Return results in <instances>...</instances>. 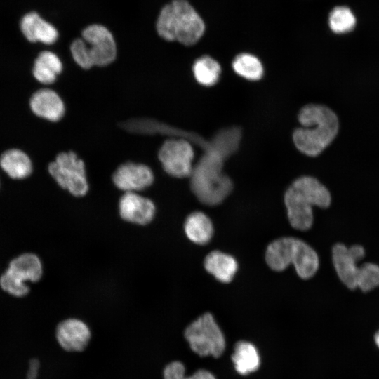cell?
Segmentation results:
<instances>
[{"label": "cell", "instance_id": "1", "mask_svg": "<svg viewBox=\"0 0 379 379\" xmlns=\"http://www.w3.org/2000/svg\"><path fill=\"white\" fill-rule=\"evenodd\" d=\"M302 127L295 130L293 140L303 154L314 157L319 154L335 139L339 129L338 119L326 106L309 104L298 114Z\"/></svg>", "mask_w": 379, "mask_h": 379}, {"label": "cell", "instance_id": "2", "mask_svg": "<svg viewBox=\"0 0 379 379\" xmlns=\"http://www.w3.org/2000/svg\"><path fill=\"white\" fill-rule=\"evenodd\" d=\"M331 197L327 188L317 179L311 176L297 178L287 189L284 203L291 225L296 230L305 231L313 223V206L328 208Z\"/></svg>", "mask_w": 379, "mask_h": 379}, {"label": "cell", "instance_id": "3", "mask_svg": "<svg viewBox=\"0 0 379 379\" xmlns=\"http://www.w3.org/2000/svg\"><path fill=\"white\" fill-rule=\"evenodd\" d=\"M204 22L194 7L185 0H173L161 9L157 21L159 35L167 41L191 46L204 34Z\"/></svg>", "mask_w": 379, "mask_h": 379}, {"label": "cell", "instance_id": "4", "mask_svg": "<svg viewBox=\"0 0 379 379\" xmlns=\"http://www.w3.org/2000/svg\"><path fill=\"white\" fill-rule=\"evenodd\" d=\"M265 260L273 270L281 272L293 265L298 275L304 279L312 277L319 268V257L315 251L301 239L286 237L270 243L266 250Z\"/></svg>", "mask_w": 379, "mask_h": 379}, {"label": "cell", "instance_id": "5", "mask_svg": "<svg viewBox=\"0 0 379 379\" xmlns=\"http://www.w3.org/2000/svg\"><path fill=\"white\" fill-rule=\"evenodd\" d=\"M70 51L74 60L84 69L108 65L117 55L116 43L112 33L100 25L86 27L82 32V39L74 40Z\"/></svg>", "mask_w": 379, "mask_h": 379}, {"label": "cell", "instance_id": "6", "mask_svg": "<svg viewBox=\"0 0 379 379\" xmlns=\"http://www.w3.org/2000/svg\"><path fill=\"white\" fill-rule=\"evenodd\" d=\"M191 175L192 190L205 205L220 204L232 191V182L221 173V163L218 159H205L193 169Z\"/></svg>", "mask_w": 379, "mask_h": 379}, {"label": "cell", "instance_id": "7", "mask_svg": "<svg viewBox=\"0 0 379 379\" xmlns=\"http://www.w3.org/2000/svg\"><path fill=\"white\" fill-rule=\"evenodd\" d=\"M184 337L191 350L199 356L219 357L225 348V339L213 315L205 313L192 321L184 331Z\"/></svg>", "mask_w": 379, "mask_h": 379}, {"label": "cell", "instance_id": "8", "mask_svg": "<svg viewBox=\"0 0 379 379\" xmlns=\"http://www.w3.org/2000/svg\"><path fill=\"white\" fill-rule=\"evenodd\" d=\"M42 273V264L39 258L31 253H24L10 262L8 269L0 278V286L8 293L22 297L29 291L26 282L39 281Z\"/></svg>", "mask_w": 379, "mask_h": 379}, {"label": "cell", "instance_id": "9", "mask_svg": "<svg viewBox=\"0 0 379 379\" xmlns=\"http://www.w3.org/2000/svg\"><path fill=\"white\" fill-rule=\"evenodd\" d=\"M48 172L56 182L75 197H83L88 190L85 164L73 152L60 153L48 165Z\"/></svg>", "mask_w": 379, "mask_h": 379}, {"label": "cell", "instance_id": "10", "mask_svg": "<svg viewBox=\"0 0 379 379\" xmlns=\"http://www.w3.org/2000/svg\"><path fill=\"white\" fill-rule=\"evenodd\" d=\"M158 157L164 170L170 175L185 178L192 175L194 151L187 140L182 138L166 140Z\"/></svg>", "mask_w": 379, "mask_h": 379}, {"label": "cell", "instance_id": "11", "mask_svg": "<svg viewBox=\"0 0 379 379\" xmlns=\"http://www.w3.org/2000/svg\"><path fill=\"white\" fill-rule=\"evenodd\" d=\"M364 255V248L360 245L347 248L343 244H337L333 248L332 257L335 270L340 279L350 289L357 288L362 272V265L359 267L357 262Z\"/></svg>", "mask_w": 379, "mask_h": 379}, {"label": "cell", "instance_id": "12", "mask_svg": "<svg viewBox=\"0 0 379 379\" xmlns=\"http://www.w3.org/2000/svg\"><path fill=\"white\" fill-rule=\"evenodd\" d=\"M55 338L64 350L81 352L87 347L91 339V331L82 320L69 318L62 320L56 326Z\"/></svg>", "mask_w": 379, "mask_h": 379}, {"label": "cell", "instance_id": "13", "mask_svg": "<svg viewBox=\"0 0 379 379\" xmlns=\"http://www.w3.org/2000/svg\"><path fill=\"white\" fill-rule=\"evenodd\" d=\"M112 180L117 188L125 192H137L153 183L154 174L146 165L128 162L117 168Z\"/></svg>", "mask_w": 379, "mask_h": 379}, {"label": "cell", "instance_id": "14", "mask_svg": "<svg viewBox=\"0 0 379 379\" xmlns=\"http://www.w3.org/2000/svg\"><path fill=\"white\" fill-rule=\"evenodd\" d=\"M155 211L154 202L137 192H125L119 201L121 218L134 224H148L153 220Z\"/></svg>", "mask_w": 379, "mask_h": 379}, {"label": "cell", "instance_id": "15", "mask_svg": "<svg viewBox=\"0 0 379 379\" xmlns=\"http://www.w3.org/2000/svg\"><path fill=\"white\" fill-rule=\"evenodd\" d=\"M29 106L36 116L51 121H59L65 114V105L54 91L42 88L31 97Z\"/></svg>", "mask_w": 379, "mask_h": 379}, {"label": "cell", "instance_id": "16", "mask_svg": "<svg viewBox=\"0 0 379 379\" xmlns=\"http://www.w3.org/2000/svg\"><path fill=\"white\" fill-rule=\"evenodd\" d=\"M20 29L26 39L31 42L52 44L58 37L57 29L35 12L27 13L22 18Z\"/></svg>", "mask_w": 379, "mask_h": 379}, {"label": "cell", "instance_id": "17", "mask_svg": "<svg viewBox=\"0 0 379 379\" xmlns=\"http://www.w3.org/2000/svg\"><path fill=\"white\" fill-rule=\"evenodd\" d=\"M204 264L206 270L222 283L230 282L238 270L237 260L231 255L220 251L209 253Z\"/></svg>", "mask_w": 379, "mask_h": 379}, {"label": "cell", "instance_id": "18", "mask_svg": "<svg viewBox=\"0 0 379 379\" xmlns=\"http://www.w3.org/2000/svg\"><path fill=\"white\" fill-rule=\"evenodd\" d=\"M184 230L191 241L199 245L208 244L214 232L212 221L201 211L193 212L187 217Z\"/></svg>", "mask_w": 379, "mask_h": 379}, {"label": "cell", "instance_id": "19", "mask_svg": "<svg viewBox=\"0 0 379 379\" xmlns=\"http://www.w3.org/2000/svg\"><path fill=\"white\" fill-rule=\"evenodd\" d=\"M0 166L13 179H23L32 171L30 158L19 149H10L0 157Z\"/></svg>", "mask_w": 379, "mask_h": 379}, {"label": "cell", "instance_id": "20", "mask_svg": "<svg viewBox=\"0 0 379 379\" xmlns=\"http://www.w3.org/2000/svg\"><path fill=\"white\" fill-rule=\"evenodd\" d=\"M62 70V63L59 57L51 51H42L36 58L32 73L34 78L41 84L55 82Z\"/></svg>", "mask_w": 379, "mask_h": 379}, {"label": "cell", "instance_id": "21", "mask_svg": "<svg viewBox=\"0 0 379 379\" xmlns=\"http://www.w3.org/2000/svg\"><path fill=\"white\" fill-rule=\"evenodd\" d=\"M232 359L236 371L241 375L255 371L260 364L256 347L247 341H239L236 343Z\"/></svg>", "mask_w": 379, "mask_h": 379}, {"label": "cell", "instance_id": "22", "mask_svg": "<svg viewBox=\"0 0 379 379\" xmlns=\"http://www.w3.org/2000/svg\"><path fill=\"white\" fill-rule=\"evenodd\" d=\"M221 72L220 64L210 56L198 58L193 65V73L196 80L201 85L211 86L215 84Z\"/></svg>", "mask_w": 379, "mask_h": 379}, {"label": "cell", "instance_id": "23", "mask_svg": "<svg viewBox=\"0 0 379 379\" xmlns=\"http://www.w3.org/2000/svg\"><path fill=\"white\" fill-rule=\"evenodd\" d=\"M328 26L335 34H343L352 32L357 24L352 11L345 6L334 7L328 15Z\"/></svg>", "mask_w": 379, "mask_h": 379}, {"label": "cell", "instance_id": "24", "mask_svg": "<svg viewBox=\"0 0 379 379\" xmlns=\"http://www.w3.org/2000/svg\"><path fill=\"white\" fill-rule=\"evenodd\" d=\"M232 67L236 73L248 80H258L263 74L261 62L250 53L238 55L232 62Z\"/></svg>", "mask_w": 379, "mask_h": 379}, {"label": "cell", "instance_id": "25", "mask_svg": "<svg viewBox=\"0 0 379 379\" xmlns=\"http://www.w3.org/2000/svg\"><path fill=\"white\" fill-rule=\"evenodd\" d=\"M164 379H215V376L208 371L199 369L190 376L185 375V367L179 361H174L168 364L163 371Z\"/></svg>", "mask_w": 379, "mask_h": 379}, {"label": "cell", "instance_id": "26", "mask_svg": "<svg viewBox=\"0 0 379 379\" xmlns=\"http://www.w3.org/2000/svg\"><path fill=\"white\" fill-rule=\"evenodd\" d=\"M379 286V266L371 262L362 265V272L358 281L357 288L368 292Z\"/></svg>", "mask_w": 379, "mask_h": 379}, {"label": "cell", "instance_id": "27", "mask_svg": "<svg viewBox=\"0 0 379 379\" xmlns=\"http://www.w3.org/2000/svg\"><path fill=\"white\" fill-rule=\"evenodd\" d=\"M39 369V360L36 358L31 359L28 364L25 379H38Z\"/></svg>", "mask_w": 379, "mask_h": 379}, {"label": "cell", "instance_id": "28", "mask_svg": "<svg viewBox=\"0 0 379 379\" xmlns=\"http://www.w3.org/2000/svg\"><path fill=\"white\" fill-rule=\"evenodd\" d=\"M375 342L376 343V345L378 346L379 347V330L376 332V333L375 334Z\"/></svg>", "mask_w": 379, "mask_h": 379}]
</instances>
